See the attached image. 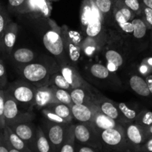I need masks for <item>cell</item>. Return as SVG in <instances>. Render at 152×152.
<instances>
[{
	"label": "cell",
	"instance_id": "cell-3",
	"mask_svg": "<svg viewBox=\"0 0 152 152\" xmlns=\"http://www.w3.org/2000/svg\"><path fill=\"white\" fill-rule=\"evenodd\" d=\"M136 14L123 3V0H114V26L124 39L133 36L132 21Z\"/></svg>",
	"mask_w": 152,
	"mask_h": 152
},
{
	"label": "cell",
	"instance_id": "cell-44",
	"mask_svg": "<svg viewBox=\"0 0 152 152\" xmlns=\"http://www.w3.org/2000/svg\"><path fill=\"white\" fill-rule=\"evenodd\" d=\"M142 3V2H141ZM142 4V16L145 19L148 29L152 30V9L146 7L145 5Z\"/></svg>",
	"mask_w": 152,
	"mask_h": 152
},
{
	"label": "cell",
	"instance_id": "cell-9",
	"mask_svg": "<svg viewBox=\"0 0 152 152\" xmlns=\"http://www.w3.org/2000/svg\"><path fill=\"white\" fill-rule=\"evenodd\" d=\"M62 36L67 56L73 62H77L81 56V39L80 34L76 31H69L66 25L61 27Z\"/></svg>",
	"mask_w": 152,
	"mask_h": 152
},
{
	"label": "cell",
	"instance_id": "cell-53",
	"mask_svg": "<svg viewBox=\"0 0 152 152\" xmlns=\"http://www.w3.org/2000/svg\"><path fill=\"white\" fill-rule=\"evenodd\" d=\"M151 42H152V34H151Z\"/></svg>",
	"mask_w": 152,
	"mask_h": 152
},
{
	"label": "cell",
	"instance_id": "cell-36",
	"mask_svg": "<svg viewBox=\"0 0 152 152\" xmlns=\"http://www.w3.org/2000/svg\"><path fill=\"white\" fill-rule=\"evenodd\" d=\"M54 90L55 96H56V98L58 100V102H60V103L65 104V105H68L70 107H71L74 105L70 91L65 90V89L58 88L56 87H54Z\"/></svg>",
	"mask_w": 152,
	"mask_h": 152
},
{
	"label": "cell",
	"instance_id": "cell-21",
	"mask_svg": "<svg viewBox=\"0 0 152 152\" xmlns=\"http://www.w3.org/2000/svg\"><path fill=\"white\" fill-rule=\"evenodd\" d=\"M129 86L131 88L140 96L148 97L152 95L148 83L143 77L137 74L132 76L129 79Z\"/></svg>",
	"mask_w": 152,
	"mask_h": 152
},
{
	"label": "cell",
	"instance_id": "cell-27",
	"mask_svg": "<svg viewBox=\"0 0 152 152\" xmlns=\"http://www.w3.org/2000/svg\"><path fill=\"white\" fill-rule=\"evenodd\" d=\"M11 56L16 63L22 65L31 63L35 59V54L34 51L26 48L16 49L11 53Z\"/></svg>",
	"mask_w": 152,
	"mask_h": 152
},
{
	"label": "cell",
	"instance_id": "cell-29",
	"mask_svg": "<svg viewBox=\"0 0 152 152\" xmlns=\"http://www.w3.org/2000/svg\"><path fill=\"white\" fill-rule=\"evenodd\" d=\"M49 109L52 110L53 112L56 113V114L63 118L67 123H71L74 117H73L72 111H71V107L65 105L63 103H55L46 107Z\"/></svg>",
	"mask_w": 152,
	"mask_h": 152
},
{
	"label": "cell",
	"instance_id": "cell-35",
	"mask_svg": "<svg viewBox=\"0 0 152 152\" xmlns=\"http://www.w3.org/2000/svg\"><path fill=\"white\" fill-rule=\"evenodd\" d=\"M136 124L147 128L152 125V111L149 110L143 109L140 111L138 115L137 116L134 122Z\"/></svg>",
	"mask_w": 152,
	"mask_h": 152
},
{
	"label": "cell",
	"instance_id": "cell-22",
	"mask_svg": "<svg viewBox=\"0 0 152 152\" xmlns=\"http://www.w3.org/2000/svg\"><path fill=\"white\" fill-rule=\"evenodd\" d=\"M105 20V25L114 26V0H94Z\"/></svg>",
	"mask_w": 152,
	"mask_h": 152
},
{
	"label": "cell",
	"instance_id": "cell-40",
	"mask_svg": "<svg viewBox=\"0 0 152 152\" xmlns=\"http://www.w3.org/2000/svg\"><path fill=\"white\" fill-rule=\"evenodd\" d=\"M139 71L142 76L147 77L152 73V57L145 58L142 61L139 67Z\"/></svg>",
	"mask_w": 152,
	"mask_h": 152
},
{
	"label": "cell",
	"instance_id": "cell-32",
	"mask_svg": "<svg viewBox=\"0 0 152 152\" xmlns=\"http://www.w3.org/2000/svg\"><path fill=\"white\" fill-rule=\"evenodd\" d=\"M74 127L75 125L70 124L66 138L59 152H75L76 138L74 134Z\"/></svg>",
	"mask_w": 152,
	"mask_h": 152
},
{
	"label": "cell",
	"instance_id": "cell-30",
	"mask_svg": "<svg viewBox=\"0 0 152 152\" xmlns=\"http://www.w3.org/2000/svg\"><path fill=\"white\" fill-rule=\"evenodd\" d=\"M48 85H50L52 86L58 88L65 89L71 92L74 88L70 85V83L65 80L64 76L62 75L60 71H56L51 74L49 80V83Z\"/></svg>",
	"mask_w": 152,
	"mask_h": 152
},
{
	"label": "cell",
	"instance_id": "cell-7",
	"mask_svg": "<svg viewBox=\"0 0 152 152\" xmlns=\"http://www.w3.org/2000/svg\"><path fill=\"white\" fill-rule=\"evenodd\" d=\"M16 99L5 90V102H4V120L6 126H10L22 122L32 121L34 115L31 113H22L19 108Z\"/></svg>",
	"mask_w": 152,
	"mask_h": 152
},
{
	"label": "cell",
	"instance_id": "cell-33",
	"mask_svg": "<svg viewBox=\"0 0 152 152\" xmlns=\"http://www.w3.org/2000/svg\"><path fill=\"white\" fill-rule=\"evenodd\" d=\"M91 74L94 77L99 80H105L110 77L111 72L108 67L99 63H94L90 67Z\"/></svg>",
	"mask_w": 152,
	"mask_h": 152
},
{
	"label": "cell",
	"instance_id": "cell-47",
	"mask_svg": "<svg viewBox=\"0 0 152 152\" xmlns=\"http://www.w3.org/2000/svg\"><path fill=\"white\" fill-rule=\"evenodd\" d=\"M77 152H98V149L89 145H83L78 147Z\"/></svg>",
	"mask_w": 152,
	"mask_h": 152
},
{
	"label": "cell",
	"instance_id": "cell-48",
	"mask_svg": "<svg viewBox=\"0 0 152 152\" xmlns=\"http://www.w3.org/2000/svg\"><path fill=\"white\" fill-rule=\"evenodd\" d=\"M144 129H145V135H146L147 140H148V138L152 137V125L151 126H148V127H147V128H144Z\"/></svg>",
	"mask_w": 152,
	"mask_h": 152
},
{
	"label": "cell",
	"instance_id": "cell-24",
	"mask_svg": "<svg viewBox=\"0 0 152 152\" xmlns=\"http://www.w3.org/2000/svg\"><path fill=\"white\" fill-rule=\"evenodd\" d=\"M1 131L4 132V136L8 143L16 150L21 152H34L9 126H6L4 130Z\"/></svg>",
	"mask_w": 152,
	"mask_h": 152
},
{
	"label": "cell",
	"instance_id": "cell-25",
	"mask_svg": "<svg viewBox=\"0 0 152 152\" xmlns=\"http://www.w3.org/2000/svg\"><path fill=\"white\" fill-rule=\"evenodd\" d=\"M70 93L74 104L90 105L93 102L92 92H91L89 89L85 88H73Z\"/></svg>",
	"mask_w": 152,
	"mask_h": 152
},
{
	"label": "cell",
	"instance_id": "cell-39",
	"mask_svg": "<svg viewBox=\"0 0 152 152\" xmlns=\"http://www.w3.org/2000/svg\"><path fill=\"white\" fill-rule=\"evenodd\" d=\"M123 3L127 6L132 11L136 14V16L142 15V4L140 0H123Z\"/></svg>",
	"mask_w": 152,
	"mask_h": 152
},
{
	"label": "cell",
	"instance_id": "cell-6",
	"mask_svg": "<svg viewBox=\"0 0 152 152\" xmlns=\"http://www.w3.org/2000/svg\"><path fill=\"white\" fill-rule=\"evenodd\" d=\"M37 87L28 81H15L9 85L7 91L19 104L31 108L35 106Z\"/></svg>",
	"mask_w": 152,
	"mask_h": 152
},
{
	"label": "cell",
	"instance_id": "cell-28",
	"mask_svg": "<svg viewBox=\"0 0 152 152\" xmlns=\"http://www.w3.org/2000/svg\"><path fill=\"white\" fill-rule=\"evenodd\" d=\"M132 24H133L134 27V32L132 37L135 39H142L146 36L148 28L142 15L135 16V18L132 21Z\"/></svg>",
	"mask_w": 152,
	"mask_h": 152
},
{
	"label": "cell",
	"instance_id": "cell-37",
	"mask_svg": "<svg viewBox=\"0 0 152 152\" xmlns=\"http://www.w3.org/2000/svg\"><path fill=\"white\" fill-rule=\"evenodd\" d=\"M42 114L44 115V117H45L48 121L51 122V123H60V124H71V123H67L63 118L59 117L58 114H56V113L53 112L52 110L49 109V108H42Z\"/></svg>",
	"mask_w": 152,
	"mask_h": 152
},
{
	"label": "cell",
	"instance_id": "cell-50",
	"mask_svg": "<svg viewBox=\"0 0 152 152\" xmlns=\"http://www.w3.org/2000/svg\"><path fill=\"white\" fill-rule=\"evenodd\" d=\"M140 1L144 5L152 9V0H140Z\"/></svg>",
	"mask_w": 152,
	"mask_h": 152
},
{
	"label": "cell",
	"instance_id": "cell-18",
	"mask_svg": "<svg viewBox=\"0 0 152 152\" xmlns=\"http://www.w3.org/2000/svg\"><path fill=\"white\" fill-rule=\"evenodd\" d=\"M18 33V25L10 22L7 26L3 38L0 40L1 51L5 54H11L12 49L14 46Z\"/></svg>",
	"mask_w": 152,
	"mask_h": 152
},
{
	"label": "cell",
	"instance_id": "cell-14",
	"mask_svg": "<svg viewBox=\"0 0 152 152\" xmlns=\"http://www.w3.org/2000/svg\"><path fill=\"white\" fill-rule=\"evenodd\" d=\"M9 127L28 145L33 151L36 152L37 128H36L32 121L16 123Z\"/></svg>",
	"mask_w": 152,
	"mask_h": 152
},
{
	"label": "cell",
	"instance_id": "cell-51",
	"mask_svg": "<svg viewBox=\"0 0 152 152\" xmlns=\"http://www.w3.org/2000/svg\"><path fill=\"white\" fill-rule=\"evenodd\" d=\"M6 141H7V140H6ZM7 148H8V150H9V152H21L19 151H18V150H16V148H13L12 145H10V144L8 143V142L7 141Z\"/></svg>",
	"mask_w": 152,
	"mask_h": 152
},
{
	"label": "cell",
	"instance_id": "cell-34",
	"mask_svg": "<svg viewBox=\"0 0 152 152\" xmlns=\"http://www.w3.org/2000/svg\"><path fill=\"white\" fill-rule=\"evenodd\" d=\"M117 104H118V107L121 111L122 114L127 120V121L129 123L134 122L137 116L138 115L140 111H138V110L129 106L127 104L124 103V102H120V103Z\"/></svg>",
	"mask_w": 152,
	"mask_h": 152
},
{
	"label": "cell",
	"instance_id": "cell-42",
	"mask_svg": "<svg viewBox=\"0 0 152 152\" xmlns=\"http://www.w3.org/2000/svg\"><path fill=\"white\" fill-rule=\"evenodd\" d=\"M27 0H8V7L10 10L20 13Z\"/></svg>",
	"mask_w": 152,
	"mask_h": 152
},
{
	"label": "cell",
	"instance_id": "cell-12",
	"mask_svg": "<svg viewBox=\"0 0 152 152\" xmlns=\"http://www.w3.org/2000/svg\"><path fill=\"white\" fill-rule=\"evenodd\" d=\"M92 98L94 103L105 115L114 119L121 125L125 123H129L122 114L117 102H114L99 93H92Z\"/></svg>",
	"mask_w": 152,
	"mask_h": 152
},
{
	"label": "cell",
	"instance_id": "cell-5",
	"mask_svg": "<svg viewBox=\"0 0 152 152\" xmlns=\"http://www.w3.org/2000/svg\"><path fill=\"white\" fill-rule=\"evenodd\" d=\"M55 71L46 64L39 62H31L21 67L22 77L37 88L48 84L50 76Z\"/></svg>",
	"mask_w": 152,
	"mask_h": 152
},
{
	"label": "cell",
	"instance_id": "cell-15",
	"mask_svg": "<svg viewBox=\"0 0 152 152\" xmlns=\"http://www.w3.org/2000/svg\"><path fill=\"white\" fill-rule=\"evenodd\" d=\"M51 11V1L48 0H27L20 13H28L34 17L48 19Z\"/></svg>",
	"mask_w": 152,
	"mask_h": 152
},
{
	"label": "cell",
	"instance_id": "cell-31",
	"mask_svg": "<svg viewBox=\"0 0 152 152\" xmlns=\"http://www.w3.org/2000/svg\"><path fill=\"white\" fill-rule=\"evenodd\" d=\"M36 152H53L47 136L45 134L43 129L40 127H37Z\"/></svg>",
	"mask_w": 152,
	"mask_h": 152
},
{
	"label": "cell",
	"instance_id": "cell-1",
	"mask_svg": "<svg viewBox=\"0 0 152 152\" xmlns=\"http://www.w3.org/2000/svg\"><path fill=\"white\" fill-rule=\"evenodd\" d=\"M117 31L110 30L108 32L106 41L102 48L104 56L107 62L108 69L114 73L124 64L128 52L127 45Z\"/></svg>",
	"mask_w": 152,
	"mask_h": 152
},
{
	"label": "cell",
	"instance_id": "cell-46",
	"mask_svg": "<svg viewBox=\"0 0 152 152\" xmlns=\"http://www.w3.org/2000/svg\"><path fill=\"white\" fill-rule=\"evenodd\" d=\"M140 152H152V137L148 138L142 145Z\"/></svg>",
	"mask_w": 152,
	"mask_h": 152
},
{
	"label": "cell",
	"instance_id": "cell-13",
	"mask_svg": "<svg viewBox=\"0 0 152 152\" xmlns=\"http://www.w3.org/2000/svg\"><path fill=\"white\" fill-rule=\"evenodd\" d=\"M105 20L102 14L95 4L91 19L84 30L86 35L87 37L97 39L102 44L105 45L108 35V33L105 30Z\"/></svg>",
	"mask_w": 152,
	"mask_h": 152
},
{
	"label": "cell",
	"instance_id": "cell-52",
	"mask_svg": "<svg viewBox=\"0 0 152 152\" xmlns=\"http://www.w3.org/2000/svg\"><path fill=\"white\" fill-rule=\"evenodd\" d=\"M48 1H51V2H53V1H59V0H48Z\"/></svg>",
	"mask_w": 152,
	"mask_h": 152
},
{
	"label": "cell",
	"instance_id": "cell-16",
	"mask_svg": "<svg viewBox=\"0 0 152 152\" xmlns=\"http://www.w3.org/2000/svg\"><path fill=\"white\" fill-rule=\"evenodd\" d=\"M55 103H59V102L55 96L53 86L46 85L37 88L35 96V106L38 108H44Z\"/></svg>",
	"mask_w": 152,
	"mask_h": 152
},
{
	"label": "cell",
	"instance_id": "cell-4",
	"mask_svg": "<svg viewBox=\"0 0 152 152\" xmlns=\"http://www.w3.org/2000/svg\"><path fill=\"white\" fill-rule=\"evenodd\" d=\"M101 142L106 151L111 152H127L128 144L126 132L123 125L114 129L99 132Z\"/></svg>",
	"mask_w": 152,
	"mask_h": 152
},
{
	"label": "cell",
	"instance_id": "cell-23",
	"mask_svg": "<svg viewBox=\"0 0 152 152\" xmlns=\"http://www.w3.org/2000/svg\"><path fill=\"white\" fill-rule=\"evenodd\" d=\"M103 46L104 45L99 39L86 36L82 42L81 50L85 56L92 57L102 50Z\"/></svg>",
	"mask_w": 152,
	"mask_h": 152
},
{
	"label": "cell",
	"instance_id": "cell-49",
	"mask_svg": "<svg viewBox=\"0 0 152 152\" xmlns=\"http://www.w3.org/2000/svg\"><path fill=\"white\" fill-rule=\"evenodd\" d=\"M145 80H146L147 83H148V87H149V89H150V91H151L152 94V75L151 74L145 77Z\"/></svg>",
	"mask_w": 152,
	"mask_h": 152
},
{
	"label": "cell",
	"instance_id": "cell-26",
	"mask_svg": "<svg viewBox=\"0 0 152 152\" xmlns=\"http://www.w3.org/2000/svg\"><path fill=\"white\" fill-rule=\"evenodd\" d=\"M94 5L95 3L94 0H82L80 18V23H81V26L83 31L86 29L90 20L91 19Z\"/></svg>",
	"mask_w": 152,
	"mask_h": 152
},
{
	"label": "cell",
	"instance_id": "cell-45",
	"mask_svg": "<svg viewBox=\"0 0 152 152\" xmlns=\"http://www.w3.org/2000/svg\"><path fill=\"white\" fill-rule=\"evenodd\" d=\"M0 152H9L7 145V141H6L3 131H1V133H0Z\"/></svg>",
	"mask_w": 152,
	"mask_h": 152
},
{
	"label": "cell",
	"instance_id": "cell-41",
	"mask_svg": "<svg viewBox=\"0 0 152 152\" xmlns=\"http://www.w3.org/2000/svg\"><path fill=\"white\" fill-rule=\"evenodd\" d=\"M4 102H5V91L4 89L0 90V129L4 130L6 127L4 120Z\"/></svg>",
	"mask_w": 152,
	"mask_h": 152
},
{
	"label": "cell",
	"instance_id": "cell-8",
	"mask_svg": "<svg viewBox=\"0 0 152 152\" xmlns=\"http://www.w3.org/2000/svg\"><path fill=\"white\" fill-rule=\"evenodd\" d=\"M74 134L76 141L82 145H89L98 150L102 148L99 132L91 123H80L75 125Z\"/></svg>",
	"mask_w": 152,
	"mask_h": 152
},
{
	"label": "cell",
	"instance_id": "cell-2",
	"mask_svg": "<svg viewBox=\"0 0 152 152\" xmlns=\"http://www.w3.org/2000/svg\"><path fill=\"white\" fill-rule=\"evenodd\" d=\"M50 29L48 30L42 37V42L46 50H48L59 62V65H64V62L68 58L64 45L61 27L53 20L48 18Z\"/></svg>",
	"mask_w": 152,
	"mask_h": 152
},
{
	"label": "cell",
	"instance_id": "cell-20",
	"mask_svg": "<svg viewBox=\"0 0 152 152\" xmlns=\"http://www.w3.org/2000/svg\"><path fill=\"white\" fill-rule=\"evenodd\" d=\"M91 124L99 132L104 130H107V129H114V128L117 127L119 125H120L118 122L114 120V119L111 118L110 117L103 114L96 107V105L95 107L94 114L93 120H92Z\"/></svg>",
	"mask_w": 152,
	"mask_h": 152
},
{
	"label": "cell",
	"instance_id": "cell-10",
	"mask_svg": "<svg viewBox=\"0 0 152 152\" xmlns=\"http://www.w3.org/2000/svg\"><path fill=\"white\" fill-rule=\"evenodd\" d=\"M126 132L128 144L127 152H140L142 144L147 140L145 129L135 123H125L122 124Z\"/></svg>",
	"mask_w": 152,
	"mask_h": 152
},
{
	"label": "cell",
	"instance_id": "cell-38",
	"mask_svg": "<svg viewBox=\"0 0 152 152\" xmlns=\"http://www.w3.org/2000/svg\"><path fill=\"white\" fill-rule=\"evenodd\" d=\"M11 21L10 20L8 14L6 12L5 8L1 4L0 9V40L3 38L7 26Z\"/></svg>",
	"mask_w": 152,
	"mask_h": 152
},
{
	"label": "cell",
	"instance_id": "cell-11",
	"mask_svg": "<svg viewBox=\"0 0 152 152\" xmlns=\"http://www.w3.org/2000/svg\"><path fill=\"white\" fill-rule=\"evenodd\" d=\"M70 124H60L48 121L43 129L47 136L53 152H59L66 138Z\"/></svg>",
	"mask_w": 152,
	"mask_h": 152
},
{
	"label": "cell",
	"instance_id": "cell-43",
	"mask_svg": "<svg viewBox=\"0 0 152 152\" xmlns=\"http://www.w3.org/2000/svg\"><path fill=\"white\" fill-rule=\"evenodd\" d=\"M7 85V76L3 59L0 60V88L4 89Z\"/></svg>",
	"mask_w": 152,
	"mask_h": 152
},
{
	"label": "cell",
	"instance_id": "cell-17",
	"mask_svg": "<svg viewBox=\"0 0 152 152\" xmlns=\"http://www.w3.org/2000/svg\"><path fill=\"white\" fill-rule=\"evenodd\" d=\"M59 71L64 76L65 80L70 83V85L74 88H85L90 89V86L81 77L75 67L68 65V64H64V65H60Z\"/></svg>",
	"mask_w": 152,
	"mask_h": 152
},
{
	"label": "cell",
	"instance_id": "cell-19",
	"mask_svg": "<svg viewBox=\"0 0 152 152\" xmlns=\"http://www.w3.org/2000/svg\"><path fill=\"white\" fill-rule=\"evenodd\" d=\"M95 104L94 102L90 105H77L71 106L73 117L74 119L83 123H91L93 120L95 111Z\"/></svg>",
	"mask_w": 152,
	"mask_h": 152
}]
</instances>
